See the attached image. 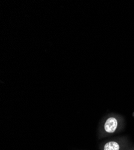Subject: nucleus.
<instances>
[{
  "instance_id": "f257e3e1",
  "label": "nucleus",
  "mask_w": 134,
  "mask_h": 150,
  "mask_svg": "<svg viewBox=\"0 0 134 150\" xmlns=\"http://www.w3.org/2000/svg\"><path fill=\"white\" fill-rule=\"evenodd\" d=\"M117 126V120L114 117H110L106 121L104 125V129L107 133H112L116 131Z\"/></svg>"
},
{
  "instance_id": "f03ea898",
  "label": "nucleus",
  "mask_w": 134,
  "mask_h": 150,
  "mask_svg": "<svg viewBox=\"0 0 134 150\" xmlns=\"http://www.w3.org/2000/svg\"><path fill=\"white\" fill-rule=\"evenodd\" d=\"M120 146L116 142L111 141L106 143L104 146V150H119Z\"/></svg>"
}]
</instances>
